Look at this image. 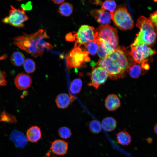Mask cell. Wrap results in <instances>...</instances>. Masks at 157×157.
I'll return each instance as SVG.
<instances>
[{
    "label": "cell",
    "instance_id": "cell-1",
    "mask_svg": "<svg viewBox=\"0 0 157 157\" xmlns=\"http://www.w3.org/2000/svg\"><path fill=\"white\" fill-rule=\"evenodd\" d=\"M45 30L40 29L35 33L23 34L14 38L13 44L35 57L42 55L44 49L53 48V46L45 41L49 38Z\"/></svg>",
    "mask_w": 157,
    "mask_h": 157
},
{
    "label": "cell",
    "instance_id": "cell-2",
    "mask_svg": "<svg viewBox=\"0 0 157 157\" xmlns=\"http://www.w3.org/2000/svg\"><path fill=\"white\" fill-rule=\"evenodd\" d=\"M136 26L140 31L137 34L134 42L131 44L133 46L142 44L148 45L155 42L156 33L149 19L143 16H140L137 20Z\"/></svg>",
    "mask_w": 157,
    "mask_h": 157
},
{
    "label": "cell",
    "instance_id": "cell-3",
    "mask_svg": "<svg viewBox=\"0 0 157 157\" xmlns=\"http://www.w3.org/2000/svg\"><path fill=\"white\" fill-rule=\"evenodd\" d=\"M81 46L75 43L74 48L65 55L66 65L68 70L73 68H79L84 67L85 63L90 60L88 52L85 49H83Z\"/></svg>",
    "mask_w": 157,
    "mask_h": 157
},
{
    "label": "cell",
    "instance_id": "cell-4",
    "mask_svg": "<svg viewBox=\"0 0 157 157\" xmlns=\"http://www.w3.org/2000/svg\"><path fill=\"white\" fill-rule=\"evenodd\" d=\"M97 39L115 50L118 47V38L117 29L108 24L100 25L96 30Z\"/></svg>",
    "mask_w": 157,
    "mask_h": 157
},
{
    "label": "cell",
    "instance_id": "cell-5",
    "mask_svg": "<svg viewBox=\"0 0 157 157\" xmlns=\"http://www.w3.org/2000/svg\"><path fill=\"white\" fill-rule=\"evenodd\" d=\"M112 19L116 26L121 30H129L133 27V21L125 6L119 7L115 10Z\"/></svg>",
    "mask_w": 157,
    "mask_h": 157
},
{
    "label": "cell",
    "instance_id": "cell-6",
    "mask_svg": "<svg viewBox=\"0 0 157 157\" xmlns=\"http://www.w3.org/2000/svg\"><path fill=\"white\" fill-rule=\"evenodd\" d=\"M97 65L103 67L111 79L117 80L122 78L125 75L126 71L115 62L107 57L99 59Z\"/></svg>",
    "mask_w": 157,
    "mask_h": 157
},
{
    "label": "cell",
    "instance_id": "cell-7",
    "mask_svg": "<svg viewBox=\"0 0 157 157\" xmlns=\"http://www.w3.org/2000/svg\"><path fill=\"white\" fill-rule=\"evenodd\" d=\"M28 19L23 9H16L11 5L8 15L3 18L2 22L16 27L21 28L25 26L24 23Z\"/></svg>",
    "mask_w": 157,
    "mask_h": 157
},
{
    "label": "cell",
    "instance_id": "cell-8",
    "mask_svg": "<svg viewBox=\"0 0 157 157\" xmlns=\"http://www.w3.org/2000/svg\"><path fill=\"white\" fill-rule=\"evenodd\" d=\"M131 47L130 55L135 62L141 65L146 63L148 60L147 58L156 53L155 51L145 44H140L135 46L131 44Z\"/></svg>",
    "mask_w": 157,
    "mask_h": 157
},
{
    "label": "cell",
    "instance_id": "cell-9",
    "mask_svg": "<svg viewBox=\"0 0 157 157\" xmlns=\"http://www.w3.org/2000/svg\"><path fill=\"white\" fill-rule=\"evenodd\" d=\"M74 35L75 43L84 46L95 39L96 33L94 27L84 25H82Z\"/></svg>",
    "mask_w": 157,
    "mask_h": 157
},
{
    "label": "cell",
    "instance_id": "cell-10",
    "mask_svg": "<svg viewBox=\"0 0 157 157\" xmlns=\"http://www.w3.org/2000/svg\"><path fill=\"white\" fill-rule=\"evenodd\" d=\"M108 76L106 71L103 67L99 66L94 67L90 74L91 82L90 84L95 88H98L105 83Z\"/></svg>",
    "mask_w": 157,
    "mask_h": 157
},
{
    "label": "cell",
    "instance_id": "cell-11",
    "mask_svg": "<svg viewBox=\"0 0 157 157\" xmlns=\"http://www.w3.org/2000/svg\"><path fill=\"white\" fill-rule=\"evenodd\" d=\"M107 57L118 64L124 70L127 71L131 63L129 62L126 53L124 49L118 47Z\"/></svg>",
    "mask_w": 157,
    "mask_h": 157
},
{
    "label": "cell",
    "instance_id": "cell-12",
    "mask_svg": "<svg viewBox=\"0 0 157 157\" xmlns=\"http://www.w3.org/2000/svg\"><path fill=\"white\" fill-rule=\"evenodd\" d=\"M90 14L102 25L108 24L110 22L111 18L110 13L104 9L93 10L91 11Z\"/></svg>",
    "mask_w": 157,
    "mask_h": 157
},
{
    "label": "cell",
    "instance_id": "cell-13",
    "mask_svg": "<svg viewBox=\"0 0 157 157\" xmlns=\"http://www.w3.org/2000/svg\"><path fill=\"white\" fill-rule=\"evenodd\" d=\"M16 87L19 90H24L28 88L32 83L31 76L24 73L18 74L14 80Z\"/></svg>",
    "mask_w": 157,
    "mask_h": 157
},
{
    "label": "cell",
    "instance_id": "cell-14",
    "mask_svg": "<svg viewBox=\"0 0 157 157\" xmlns=\"http://www.w3.org/2000/svg\"><path fill=\"white\" fill-rule=\"evenodd\" d=\"M50 149L54 154L59 156L65 154L68 149V143L61 140L58 139L51 143Z\"/></svg>",
    "mask_w": 157,
    "mask_h": 157
},
{
    "label": "cell",
    "instance_id": "cell-15",
    "mask_svg": "<svg viewBox=\"0 0 157 157\" xmlns=\"http://www.w3.org/2000/svg\"><path fill=\"white\" fill-rule=\"evenodd\" d=\"M105 105L108 110L114 111L120 106L121 103L119 98L116 95L111 94L109 95L106 99Z\"/></svg>",
    "mask_w": 157,
    "mask_h": 157
},
{
    "label": "cell",
    "instance_id": "cell-16",
    "mask_svg": "<svg viewBox=\"0 0 157 157\" xmlns=\"http://www.w3.org/2000/svg\"><path fill=\"white\" fill-rule=\"evenodd\" d=\"M74 99V97L67 94L62 93L57 96L55 101L58 108L64 109L69 106Z\"/></svg>",
    "mask_w": 157,
    "mask_h": 157
},
{
    "label": "cell",
    "instance_id": "cell-17",
    "mask_svg": "<svg viewBox=\"0 0 157 157\" xmlns=\"http://www.w3.org/2000/svg\"><path fill=\"white\" fill-rule=\"evenodd\" d=\"M26 135L27 138L29 141L32 142H36L41 137V129L38 126H32L27 130Z\"/></svg>",
    "mask_w": 157,
    "mask_h": 157
},
{
    "label": "cell",
    "instance_id": "cell-18",
    "mask_svg": "<svg viewBox=\"0 0 157 157\" xmlns=\"http://www.w3.org/2000/svg\"><path fill=\"white\" fill-rule=\"evenodd\" d=\"M116 138L118 143L122 146L129 145L131 142V136L125 129L118 133Z\"/></svg>",
    "mask_w": 157,
    "mask_h": 157
},
{
    "label": "cell",
    "instance_id": "cell-19",
    "mask_svg": "<svg viewBox=\"0 0 157 157\" xmlns=\"http://www.w3.org/2000/svg\"><path fill=\"white\" fill-rule=\"evenodd\" d=\"M101 125L104 130L107 132H110L116 129L117 122L113 118L110 117H107L103 119Z\"/></svg>",
    "mask_w": 157,
    "mask_h": 157
},
{
    "label": "cell",
    "instance_id": "cell-20",
    "mask_svg": "<svg viewBox=\"0 0 157 157\" xmlns=\"http://www.w3.org/2000/svg\"><path fill=\"white\" fill-rule=\"evenodd\" d=\"M11 139L19 147L24 146L27 142V138L20 132L16 131L11 134Z\"/></svg>",
    "mask_w": 157,
    "mask_h": 157
},
{
    "label": "cell",
    "instance_id": "cell-21",
    "mask_svg": "<svg viewBox=\"0 0 157 157\" xmlns=\"http://www.w3.org/2000/svg\"><path fill=\"white\" fill-rule=\"evenodd\" d=\"M142 69L141 66L135 62L130 64L127 71L131 77L137 78L142 74Z\"/></svg>",
    "mask_w": 157,
    "mask_h": 157
},
{
    "label": "cell",
    "instance_id": "cell-22",
    "mask_svg": "<svg viewBox=\"0 0 157 157\" xmlns=\"http://www.w3.org/2000/svg\"><path fill=\"white\" fill-rule=\"evenodd\" d=\"M25 56L22 53L17 51L14 52L10 57L12 63L16 66H19L24 64L25 61Z\"/></svg>",
    "mask_w": 157,
    "mask_h": 157
},
{
    "label": "cell",
    "instance_id": "cell-23",
    "mask_svg": "<svg viewBox=\"0 0 157 157\" xmlns=\"http://www.w3.org/2000/svg\"><path fill=\"white\" fill-rule=\"evenodd\" d=\"M72 5L68 2H65L59 6L58 12L62 16L68 17L72 13Z\"/></svg>",
    "mask_w": 157,
    "mask_h": 157
},
{
    "label": "cell",
    "instance_id": "cell-24",
    "mask_svg": "<svg viewBox=\"0 0 157 157\" xmlns=\"http://www.w3.org/2000/svg\"><path fill=\"white\" fill-rule=\"evenodd\" d=\"M115 2L113 0H106L102 2L101 5V8L105 10H108L110 12L111 18H113V14L116 7Z\"/></svg>",
    "mask_w": 157,
    "mask_h": 157
},
{
    "label": "cell",
    "instance_id": "cell-25",
    "mask_svg": "<svg viewBox=\"0 0 157 157\" xmlns=\"http://www.w3.org/2000/svg\"><path fill=\"white\" fill-rule=\"evenodd\" d=\"M82 82L80 78L74 79L70 84V89L71 92L75 94H77L81 91Z\"/></svg>",
    "mask_w": 157,
    "mask_h": 157
},
{
    "label": "cell",
    "instance_id": "cell-26",
    "mask_svg": "<svg viewBox=\"0 0 157 157\" xmlns=\"http://www.w3.org/2000/svg\"><path fill=\"white\" fill-rule=\"evenodd\" d=\"M88 127L90 132L94 134L98 133L101 130V124L97 120H94L91 121L89 124Z\"/></svg>",
    "mask_w": 157,
    "mask_h": 157
},
{
    "label": "cell",
    "instance_id": "cell-27",
    "mask_svg": "<svg viewBox=\"0 0 157 157\" xmlns=\"http://www.w3.org/2000/svg\"><path fill=\"white\" fill-rule=\"evenodd\" d=\"M23 66L25 71L28 73H32L35 70V63L31 59L28 58L25 60Z\"/></svg>",
    "mask_w": 157,
    "mask_h": 157
},
{
    "label": "cell",
    "instance_id": "cell-28",
    "mask_svg": "<svg viewBox=\"0 0 157 157\" xmlns=\"http://www.w3.org/2000/svg\"><path fill=\"white\" fill-rule=\"evenodd\" d=\"M87 51L92 55H94L97 52L98 44L94 40L84 45Z\"/></svg>",
    "mask_w": 157,
    "mask_h": 157
},
{
    "label": "cell",
    "instance_id": "cell-29",
    "mask_svg": "<svg viewBox=\"0 0 157 157\" xmlns=\"http://www.w3.org/2000/svg\"><path fill=\"white\" fill-rule=\"evenodd\" d=\"M58 133L61 138L67 139L69 138L72 135V132L70 129L66 126H63L58 130Z\"/></svg>",
    "mask_w": 157,
    "mask_h": 157
},
{
    "label": "cell",
    "instance_id": "cell-30",
    "mask_svg": "<svg viewBox=\"0 0 157 157\" xmlns=\"http://www.w3.org/2000/svg\"><path fill=\"white\" fill-rule=\"evenodd\" d=\"M149 19L155 28L157 30V10L150 15Z\"/></svg>",
    "mask_w": 157,
    "mask_h": 157
},
{
    "label": "cell",
    "instance_id": "cell-31",
    "mask_svg": "<svg viewBox=\"0 0 157 157\" xmlns=\"http://www.w3.org/2000/svg\"><path fill=\"white\" fill-rule=\"evenodd\" d=\"M6 77V73L0 70V86L6 85L7 82L5 80Z\"/></svg>",
    "mask_w": 157,
    "mask_h": 157
},
{
    "label": "cell",
    "instance_id": "cell-32",
    "mask_svg": "<svg viewBox=\"0 0 157 157\" xmlns=\"http://www.w3.org/2000/svg\"><path fill=\"white\" fill-rule=\"evenodd\" d=\"M74 33H70L67 34L65 36V39L68 41H75Z\"/></svg>",
    "mask_w": 157,
    "mask_h": 157
},
{
    "label": "cell",
    "instance_id": "cell-33",
    "mask_svg": "<svg viewBox=\"0 0 157 157\" xmlns=\"http://www.w3.org/2000/svg\"><path fill=\"white\" fill-rule=\"evenodd\" d=\"M31 2H29L28 3L25 5L22 4V7L24 10H30L32 8V6L31 4Z\"/></svg>",
    "mask_w": 157,
    "mask_h": 157
},
{
    "label": "cell",
    "instance_id": "cell-34",
    "mask_svg": "<svg viewBox=\"0 0 157 157\" xmlns=\"http://www.w3.org/2000/svg\"><path fill=\"white\" fill-rule=\"evenodd\" d=\"M52 1L55 4H59L62 3L65 1L64 0H52Z\"/></svg>",
    "mask_w": 157,
    "mask_h": 157
},
{
    "label": "cell",
    "instance_id": "cell-35",
    "mask_svg": "<svg viewBox=\"0 0 157 157\" xmlns=\"http://www.w3.org/2000/svg\"><path fill=\"white\" fill-rule=\"evenodd\" d=\"M49 152H48L47 153L46 155L43 157H57L55 156H53Z\"/></svg>",
    "mask_w": 157,
    "mask_h": 157
},
{
    "label": "cell",
    "instance_id": "cell-36",
    "mask_svg": "<svg viewBox=\"0 0 157 157\" xmlns=\"http://www.w3.org/2000/svg\"><path fill=\"white\" fill-rule=\"evenodd\" d=\"M154 129V132L157 135V123L155 124Z\"/></svg>",
    "mask_w": 157,
    "mask_h": 157
}]
</instances>
